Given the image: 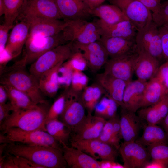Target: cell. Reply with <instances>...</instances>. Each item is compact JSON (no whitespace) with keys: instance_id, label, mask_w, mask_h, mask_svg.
<instances>
[{"instance_id":"6da1fadb","label":"cell","mask_w":168,"mask_h":168,"mask_svg":"<svg viewBox=\"0 0 168 168\" xmlns=\"http://www.w3.org/2000/svg\"><path fill=\"white\" fill-rule=\"evenodd\" d=\"M25 58L0 71V83L12 86L27 95L36 104L48 103L39 86L38 79L26 69Z\"/></svg>"},{"instance_id":"7a4b0ae2","label":"cell","mask_w":168,"mask_h":168,"mask_svg":"<svg viewBox=\"0 0 168 168\" xmlns=\"http://www.w3.org/2000/svg\"><path fill=\"white\" fill-rule=\"evenodd\" d=\"M4 152L25 158L44 168H65L68 165L62 151L46 146L7 144Z\"/></svg>"},{"instance_id":"3957f363","label":"cell","mask_w":168,"mask_h":168,"mask_svg":"<svg viewBox=\"0 0 168 168\" xmlns=\"http://www.w3.org/2000/svg\"><path fill=\"white\" fill-rule=\"evenodd\" d=\"M50 106L49 103H40L31 108L12 111L7 119L0 125L2 132L12 127L31 131H46V120Z\"/></svg>"},{"instance_id":"277c9868","label":"cell","mask_w":168,"mask_h":168,"mask_svg":"<svg viewBox=\"0 0 168 168\" xmlns=\"http://www.w3.org/2000/svg\"><path fill=\"white\" fill-rule=\"evenodd\" d=\"M0 143H20L52 147L62 151L60 144L46 131L24 130L16 127L9 128L0 135Z\"/></svg>"},{"instance_id":"5b68a950","label":"cell","mask_w":168,"mask_h":168,"mask_svg":"<svg viewBox=\"0 0 168 168\" xmlns=\"http://www.w3.org/2000/svg\"><path fill=\"white\" fill-rule=\"evenodd\" d=\"M74 52L72 42L59 45L40 56L31 64L29 71L38 80L44 73L69 59Z\"/></svg>"},{"instance_id":"8992f818","label":"cell","mask_w":168,"mask_h":168,"mask_svg":"<svg viewBox=\"0 0 168 168\" xmlns=\"http://www.w3.org/2000/svg\"><path fill=\"white\" fill-rule=\"evenodd\" d=\"M65 21L68 24L62 33L66 43L87 44L100 40L101 35L94 21L84 19Z\"/></svg>"},{"instance_id":"52a82bcc","label":"cell","mask_w":168,"mask_h":168,"mask_svg":"<svg viewBox=\"0 0 168 168\" xmlns=\"http://www.w3.org/2000/svg\"><path fill=\"white\" fill-rule=\"evenodd\" d=\"M135 40L138 51L146 52L159 61L163 58L158 27L153 21L137 31Z\"/></svg>"},{"instance_id":"ba28073f","label":"cell","mask_w":168,"mask_h":168,"mask_svg":"<svg viewBox=\"0 0 168 168\" xmlns=\"http://www.w3.org/2000/svg\"><path fill=\"white\" fill-rule=\"evenodd\" d=\"M81 93L75 91L70 88L67 90L64 107L59 117L60 120L71 132L86 115Z\"/></svg>"},{"instance_id":"9c48e42d","label":"cell","mask_w":168,"mask_h":168,"mask_svg":"<svg viewBox=\"0 0 168 168\" xmlns=\"http://www.w3.org/2000/svg\"><path fill=\"white\" fill-rule=\"evenodd\" d=\"M119 7L137 31L152 21V13L139 0H109Z\"/></svg>"},{"instance_id":"30bf717a","label":"cell","mask_w":168,"mask_h":168,"mask_svg":"<svg viewBox=\"0 0 168 168\" xmlns=\"http://www.w3.org/2000/svg\"><path fill=\"white\" fill-rule=\"evenodd\" d=\"M66 43L62 32L51 36L28 38L23 56L26 58V65L31 64L47 52Z\"/></svg>"},{"instance_id":"8fae6325","label":"cell","mask_w":168,"mask_h":168,"mask_svg":"<svg viewBox=\"0 0 168 168\" xmlns=\"http://www.w3.org/2000/svg\"><path fill=\"white\" fill-rule=\"evenodd\" d=\"M26 20L30 24L28 38L47 37L61 32L68 24L66 21L53 19L33 16H22L18 18Z\"/></svg>"},{"instance_id":"7c38bea8","label":"cell","mask_w":168,"mask_h":168,"mask_svg":"<svg viewBox=\"0 0 168 168\" xmlns=\"http://www.w3.org/2000/svg\"><path fill=\"white\" fill-rule=\"evenodd\" d=\"M72 46L74 52L81 53L93 72L100 70L108 59V54L99 41L87 44L72 43Z\"/></svg>"},{"instance_id":"4fadbf2b","label":"cell","mask_w":168,"mask_h":168,"mask_svg":"<svg viewBox=\"0 0 168 168\" xmlns=\"http://www.w3.org/2000/svg\"><path fill=\"white\" fill-rule=\"evenodd\" d=\"M72 147L80 150L95 159L115 161L117 156L116 148L98 139L71 140Z\"/></svg>"},{"instance_id":"5bb4252c","label":"cell","mask_w":168,"mask_h":168,"mask_svg":"<svg viewBox=\"0 0 168 168\" xmlns=\"http://www.w3.org/2000/svg\"><path fill=\"white\" fill-rule=\"evenodd\" d=\"M124 168H144L150 155L143 146L136 142L122 143L119 147Z\"/></svg>"},{"instance_id":"9a60e30c","label":"cell","mask_w":168,"mask_h":168,"mask_svg":"<svg viewBox=\"0 0 168 168\" xmlns=\"http://www.w3.org/2000/svg\"><path fill=\"white\" fill-rule=\"evenodd\" d=\"M138 53L108 59L104 65V72L127 82H130L132 80L135 61Z\"/></svg>"},{"instance_id":"2e32d148","label":"cell","mask_w":168,"mask_h":168,"mask_svg":"<svg viewBox=\"0 0 168 168\" xmlns=\"http://www.w3.org/2000/svg\"><path fill=\"white\" fill-rule=\"evenodd\" d=\"M19 19L20 21L12 29L4 51L11 59L21 54L29 35V22L24 18Z\"/></svg>"},{"instance_id":"e0dca14e","label":"cell","mask_w":168,"mask_h":168,"mask_svg":"<svg viewBox=\"0 0 168 168\" xmlns=\"http://www.w3.org/2000/svg\"><path fill=\"white\" fill-rule=\"evenodd\" d=\"M106 120L87 113L85 117L72 130L71 140H87L97 138Z\"/></svg>"},{"instance_id":"ac0fdd59","label":"cell","mask_w":168,"mask_h":168,"mask_svg":"<svg viewBox=\"0 0 168 168\" xmlns=\"http://www.w3.org/2000/svg\"><path fill=\"white\" fill-rule=\"evenodd\" d=\"M27 16L62 19L54 0H27L19 16Z\"/></svg>"},{"instance_id":"d6986e66","label":"cell","mask_w":168,"mask_h":168,"mask_svg":"<svg viewBox=\"0 0 168 168\" xmlns=\"http://www.w3.org/2000/svg\"><path fill=\"white\" fill-rule=\"evenodd\" d=\"M99 41L110 58L131 55L138 52L135 39L102 36Z\"/></svg>"},{"instance_id":"ffe728a7","label":"cell","mask_w":168,"mask_h":168,"mask_svg":"<svg viewBox=\"0 0 168 168\" xmlns=\"http://www.w3.org/2000/svg\"><path fill=\"white\" fill-rule=\"evenodd\" d=\"M160 66L157 59L146 52L138 51L135 61L134 73L138 79L147 82L155 77Z\"/></svg>"},{"instance_id":"44dd1931","label":"cell","mask_w":168,"mask_h":168,"mask_svg":"<svg viewBox=\"0 0 168 168\" xmlns=\"http://www.w3.org/2000/svg\"><path fill=\"white\" fill-rule=\"evenodd\" d=\"M96 80V82L104 90L105 94L114 100L121 108H124L123 96L128 82L104 72L97 74Z\"/></svg>"},{"instance_id":"7402d4cb","label":"cell","mask_w":168,"mask_h":168,"mask_svg":"<svg viewBox=\"0 0 168 168\" xmlns=\"http://www.w3.org/2000/svg\"><path fill=\"white\" fill-rule=\"evenodd\" d=\"M54 0L63 20H86L91 15V10L82 0Z\"/></svg>"},{"instance_id":"603a6c76","label":"cell","mask_w":168,"mask_h":168,"mask_svg":"<svg viewBox=\"0 0 168 168\" xmlns=\"http://www.w3.org/2000/svg\"><path fill=\"white\" fill-rule=\"evenodd\" d=\"M64 159L71 168H100L99 161L77 148L62 145Z\"/></svg>"},{"instance_id":"cb8c5ba5","label":"cell","mask_w":168,"mask_h":168,"mask_svg":"<svg viewBox=\"0 0 168 168\" xmlns=\"http://www.w3.org/2000/svg\"><path fill=\"white\" fill-rule=\"evenodd\" d=\"M96 25L101 36L135 39L137 30L129 20L109 25L99 19L94 21Z\"/></svg>"},{"instance_id":"d4e9b609","label":"cell","mask_w":168,"mask_h":168,"mask_svg":"<svg viewBox=\"0 0 168 168\" xmlns=\"http://www.w3.org/2000/svg\"><path fill=\"white\" fill-rule=\"evenodd\" d=\"M147 83L137 79L127 83L123 96L124 108L135 113L139 109L140 101Z\"/></svg>"},{"instance_id":"484cf974","label":"cell","mask_w":168,"mask_h":168,"mask_svg":"<svg viewBox=\"0 0 168 168\" xmlns=\"http://www.w3.org/2000/svg\"><path fill=\"white\" fill-rule=\"evenodd\" d=\"M135 113L121 108L120 122L121 138L124 142H135L138 135L139 120Z\"/></svg>"},{"instance_id":"4316f807","label":"cell","mask_w":168,"mask_h":168,"mask_svg":"<svg viewBox=\"0 0 168 168\" xmlns=\"http://www.w3.org/2000/svg\"><path fill=\"white\" fill-rule=\"evenodd\" d=\"M167 95L163 85L155 77L147 82L140 101L139 109L155 104Z\"/></svg>"},{"instance_id":"83f0119b","label":"cell","mask_w":168,"mask_h":168,"mask_svg":"<svg viewBox=\"0 0 168 168\" xmlns=\"http://www.w3.org/2000/svg\"><path fill=\"white\" fill-rule=\"evenodd\" d=\"M90 14L98 17L103 22L109 25L129 20L119 7L112 4H102L91 10Z\"/></svg>"},{"instance_id":"f1b7e54d","label":"cell","mask_w":168,"mask_h":168,"mask_svg":"<svg viewBox=\"0 0 168 168\" xmlns=\"http://www.w3.org/2000/svg\"><path fill=\"white\" fill-rule=\"evenodd\" d=\"M60 63L42 75L38 79L40 89L43 94L49 97H54L60 86L58 81V72Z\"/></svg>"},{"instance_id":"f546056e","label":"cell","mask_w":168,"mask_h":168,"mask_svg":"<svg viewBox=\"0 0 168 168\" xmlns=\"http://www.w3.org/2000/svg\"><path fill=\"white\" fill-rule=\"evenodd\" d=\"M168 136L165 132L156 124H148L138 142L148 147L158 144H165Z\"/></svg>"},{"instance_id":"4dcf8cb0","label":"cell","mask_w":168,"mask_h":168,"mask_svg":"<svg viewBox=\"0 0 168 168\" xmlns=\"http://www.w3.org/2000/svg\"><path fill=\"white\" fill-rule=\"evenodd\" d=\"M105 92L97 82L86 86L81 93V98L83 104L87 113L92 114L95 108Z\"/></svg>"},{"instance_id":"1f68e13d","label":"cell","mask_w":168,"mask_h":168,"mask_svg":"<svg viewBox=\"0 0 168 168\" xmlns=\"http://www.w3.org/2000/svg\"><path fill=\"white\" fill-rule=\"evenodd\" d=\"M2 85L7 91L12 111L29 109L37 104L33 102L30 98L23 92L12 86Z\"/></svg>"},{"instance_id":"d6a6232c","label":"cell","mask_w":168,"mask_h":168,"mask_svg":"<svg viewBox=\"0 0 168 168\" xmlns=\"http://www.w3.org/2000/svg\"><path fill=\"white\" fill-rule=\"evenodd\" d=\"M45 128L46 132L60 145L67 144L71 138V131L58 119L48 122Z\"/></svg>"},{"instance_id":"836d02e7","label":"cell","mask_w":168,"mask_h":168,"mask_svg":"<svg viewBox=\"0 0 168 168\" xmlns=\"http://www.w3.org/2000/svg\"><path fill=\"white\" fill-rule=\"evenodd\" d=\"M119 105L108 95L105 94L96 105L94 110V115L105 119L113 118L117 115Z\"/></svg>"},{"instance_id":"e575fe53","label":"cell","mask_w":168,"mask_h":168,"mask_svg":"<svg viewBox=\"0 0 168 168\" xmlns=\"http://www.w3.org/2000/svg\"><path fill=\"white\" fill-rule=\"evenodd\" d=\"M5 9V24L14 25L20 15L27 0H2Z\"/></svg>"},{"instance_id":"d590c367","label":"cell","mask_w":168,"mask_h":168,"mask_svg":"<svg viewBox=\"0 0 168 168\" xmlns=\"http://www.w3.org/2000/svg\"><path fill=\"white\" fill-rule=\"evenodd\" d=\"M5 153L2 168H44L23 157Z\"/></svg>"},{"instance_id":"8d00e7d4","label":"cell","mask_w":168,"mask_h":168,"mask_svg":"<svg viewBox=\"0 0 168 168\" xmlns=\"http://www.w3.org/2000/svg\"><path fill=\"white\" fill-rule=\"evenodd\" d=\"M139 117L145 120L148 124L155 125L163 119L161 113L157 103L140 108L138 111Z\"/></svg>"},{"instance_id":"74e56055","label":"cell","mask_w":168,"mask_h":168,"mask_svg":"<svg viewBox=\"0 0 168 168\" xmlns=\"http://www.w3.org/2000/svg\"><path fill=\"white\" fill-rule=\"evenodd\" d=\"M66 91L64 90L50 106L46 117V124L51 120L58 119L64 107Z\"/></svg>"},{"instance_id":"f35d334b","label":"cell","mask_w":168,"mask_h":168,"mask_svg":"<svg viewBox=\"0 0 168 168\" xmlns=\"http://www.w3.org/2000/svg\"><path fill=\"white\" fill-rule=\"evenodd\" d=\"M148 152L153 160L168 165V146L165 144H158L148 147Z\"/></svg>"},{"instance_id":"ab89813d","label":"cell","mask_w":168,"mask_h":168,"mask_svg":"<svg viewBox=\"0 0 168 168\" xmlns=\"http://www.w3.org/2000/svg\"><path fill=\"white\" fill-rule=\"evenodd\" d=\"M88 77L82 72L74 71L70 88L75 91L81 93L88 86Z\"/></svg>"},{"instance_id":"60d3db41","label":"cell","mask_w":168,"mask_h":168,"mask_svg":"<svg viewBox=\"0 0 168 168\" xmlns=\"http://www.w3.org/2000/svg\"><path fill=\"white\" fill-rule=\"evenodd\" d=\"M64 63L73 71L82 72L88 67L86 61L79 52H74L71 57Z\"/></svg>"},{"instance_id":"b9f144b4","label":"cell","mask_w":168,"mask_h":168,"mask_svg":"<svg viewBox=\"0 0 168 168\" xmlns=\"http://www.w3.org/2000/svg\"><path fill=\"white\" fill-rule=\"evenodd\" d=\"M73 72L64 63L60 66L58 72V81L60 87H63L64 90L70 88Z\"/></svg>"},{"instance_id":"7bdbcfd3","label":"cell","mask_w":168,"mask_h":168,"mask_svg":"<svg viewBox=\"0 0 168 168\" xmlns=\"http://www.w3.org/2000/svg\"><path fill=\"white\" fill-rule=\"evenodd\" d=\"M113 118L106 120L97 139L114 147L113 136Z\"/></svg>"},{"instance_id":"ee69618b","label":"cell","mask_w":168,"mask_h":168,"mask_svg":"<svg viewBox=\"0 0 168 168\" xmlns=\"http://www.w3.org/2000/svg\"><path fill=\"white\" fill-rule=\"evenodd\" d=\"M155 77H157L163 85L168 94V60L160 66Z\"/></svg>"},{"instance_id":"f6af8a7d","label":"cell","mask_w":168,"mask_h":168,"mask_svg":"<svg viewBox=\"0 0 168 168\" xmlns=\"http://www.w3.org/2000/svg\"><path fill=\"white\" fill-rule=\"evenodd\" d=\"M161 40L163 58L168 60V25H163L158 27Z\"/></svg>"},{"instance_id":"bcb514c9","label":"cell","mask_w":168,"mask_h":168,"mask_svg":"<svg viewBox=\"0 0 168 168\" xmlns=\"http://www.w3.org/2000/svg\"><path fill=\"white\" fill-rule=\"evenodd\" d=\"M5 23L0 25V47L1 55L4 52L9 37V31L14 26Z\"/></svg>"},{"instance_id":"7dc6e473","label":"cell","mask_w":168,"mask_h":168,"mask_svg":"<svg viewBox=\"0 0 168 168\" xmlns=\"http://www.w3.org/2000/svg\"><path fill=\"white\" fill-rule=\"evenodd\" d=\"M168 24V0L161 3L160 13V26Z\"/></svg>"},{"instance_id":"c3c4849f","label":"cell","mask_w":168,"mask_h":168,"mask_svg":"<svg viewBox=\"0 0 168 168\" xmlns=\"http://www.w3.org/2000/svg\"><path fill=\"white\" fill-rule=\"evenodd\" d=\"M12 111V107L9 102L0 104V125L7 119L10 114V112Z\"/></svg>"},{"instance_id":"681fc988","label":"cell","mask_w":168,"mask_h":168,"mask_svg":"<svg viewBox=\"0 0 168 168\" xmlns=\"http://www.w3.org/2000/svg\"><path fill=\"white\" fill-rule=\"evenodd\" d=\"M91 10H92L102 4L106 0H82Z\"/></svg>"},{"instance_id":"f907efd6","label":"cell","mask_w":168,"mask_h":168,"mask_svg":"<svg viewBox=\"0 0 168 168\" xmlns=\"http://www.w3.org/2000/svg\"><path fill=\"white\" fill-rule=\"evenodd\" d=\"M167 165L161 161L153 160L152 162H148L144 167V168H164Z\"/></svg>"},{"instance_id":"816d5d0a","label":"cell","mask_w":168,"mask_h":168,"mask_svg":"<svg viewBox=\"0 0 168 168\" xmlns=\"http://www.w3.org/2000/svg\"><path fill=\"white\" fill-rule=\"evenodd\" d=\"M8 98L7 91L3 85H0V104H3L6 103Z\"/></svg>"},{"instance_id":"f5cc1de1","label":"cell","mask_w":168,"mask_h":168,"mask_svg":"<svg viewBox=\"0 0 168 168\" xmlns=\"http://www.w3.org/2000/svg\"><path fill=\"white\" fill-rule=\"evenodd\" d=\"M114 161L107 160H101L99 161V163L100 168H112Z\"/></svg>"},{"instance_id":"db71d44e","label":"cell","mask_w":168,"mask_h":168,"mask_svg":"<svg viewBox=\"0 0 168 168\" xmlns=\"http://www.w3.org/2000/svg\"><path fill=\"white\" fill-rule=\"evenodd\" d=\"M161 122H162V126L165 132L168 136V113Z\"/></svg>"},{"instance_id":"11a10c76","label":"cell","mask_w":168,"mask_h":168,"mask_svg":"<svg viewBox=\"0 0 168 168\" xmlns=\"http://www.w3.org/2000/svg\"><path fill=\"white\" fill-rule=\"evenodd\" d=\"M5 13V6L2 0H0V16L4 15Z\"/></svg>"},{"instance_id":"9f6ffc18","label":"cell","mask_w":168,"mask_h":168,"mask_svg":"<svg viewBox=\"0 0 168 168\" xmlns=\"http://www.w3.org/2000/svg\"><path fill=\"white\" fill-rule=\"evenodd\" d=\"M159 0V1H161V0Z\"/></svg>"},{"instance_id":"6f0895ef","label":"cell","mask_w":168,"mask_h":168,"mask_svg":"<svg viewBox=\"0 0 168 168\" xmlns=\"http://www.w3.org/2000/svg\"><path fill=\"white\" fill-rule=\"evenodd\" d=\"M168 25V24L167 25Z\"/></svg>"}]
</instances>
